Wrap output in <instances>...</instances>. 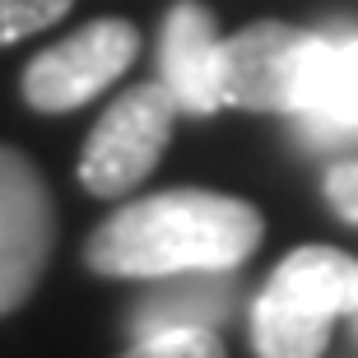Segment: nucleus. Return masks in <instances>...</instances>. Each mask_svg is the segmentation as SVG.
I'll return each mask as SVG.
<instances>
[{
  "label": "nucleus",
  "mask_w": 358,
  "mask_h": 358,
  "mask_svg": "<svg viewBox=\"0 0 358 358\" xmlns=\"http://www.w3.org/2000/svg\"><path fill=\"white\" fill-rule=\"evenodd\" d=\"M75 0H0V47L19 38H33L56 19H66Z\"/></svg>",
  "instance_id": "obj_11"
},
{
  "label": "nucleus",
  "mask_w": 358,
  "mask_h": 358,
  "mask_svg": "<svg viewBox=\"0 0 358 358\" xmlns=\"http://www.w3.org/2000/svg\"><path fill=\"white\" fill-rule=\"evenodd\" d=\"M56 242V210L42 173L0 145V317L28 303Z\"/></svg>",
  "instance_id": "obj_5"
},
{
  "label": "nucleus",
  "mask_w": 358,
  "mask_h": 358,
  "mask_svg": "<svg viewBox=\"0 0 358 358\" xmlns=\"http://www.w3.org/2000/svg\"><path fill=\"white\" fill-rule=\"evenodd\" d=\"M326 200H331V210L340 219L358 224V159L335 163L331 173H326Z\"/></svg>",
  "instance_id": "obj_12"
},
{
  "label": "nucleus",
  "mask_w": 358,
  "mask_h": 358,
  "mask_svg": "<svg viewBox=\"0 0 358 358\" xmlns=\"http://www.w3.org/2000/svg\"><path fill=\"white\" fill-rule=\"evenodd\" d=\"M312 33L289 24H247L242 33L224 38V103L247 112H298L303 66Z\"/></svg>",
  "instance_id": "obj_6"
},
{
  "label": "nucleus",
  "mask_w": 358,
  "mask_h": 358,
  "mask_svg": "<svg viewBox=\"0 0 358 358\" xmlns=\"http://www.w3.org/2000/svg\"><path fill=\"white\" fill-rule=\"evenodd\" d=\"M214 326H196V321H168L154 331H140V340L131 345L135 358H214L219 354Z\"/></svg>",
  "instance_id": "obj_9"
},
{
  "label": "nucleus",
  "mask_w": 358,
  "mask_h": 358,
  "mask_svg": "<svg viewBox=\"0 0 358 358\" xmlns=\"http://www.w3.org/2000/svg\"><path fill=\"white\" fill-rule=\"evenodd\" d=\"M354 321H358V312H354Z\"/></svg>",
  "instance_id": "obj_13"
},
{
  "label": "nucleus",
  "mask_w": 358,
  "mask_h": 358,
  "mask_svg": "<svg viewBox=\"0 0 358 358\" xmlns=\"http://www.w3.org/2000/svg\"><path fill=\"white\" fill-rule=\"evenodd\" d=\"M228 312V289H191V293H163L154 307H145L135 317V331H154L168 321H196V326H214Z\"/></svg>",
  "instance_id": "obj_10"
},
{
  "label": "nucleus",
  "mask_w": 358,
  "mask_h": 358,
  "mask_svg": "<svg viewBox=\"0 0 358 358\" xmlns=\"http://www.w3.org/2000/svg\"><path fill=\"white\" fill-rule=\"evenodd\" d=\"M358 312V261L335 247H298L275 266L252 307V349L266 358H312L335 317Z\"/></svg>",
  "instance_id": "obj_2"
},
{
  "label": "nucleus",
  "mask_w": 358,
  "mask_h": 358,
  "mask_svg": "<svg viewBox=\"0 0 358 358\" xmlns=\"http://www.w3.org/2000/svg\"><path fill=\"white\" fill-rule=\"evenodd\" d=\"M177 112L182 107L163 80L135 84L131 93H121L84 140L80 159L84 191L89 196H126L140 182H149V173L159 168L163 149H168Z\"/></svg>",
  "instance_id": "obj_3"
},
{
  "label": "nucleus",
  "mask_w": 358,
  "mask_h": 358,
  "mask_svg": "<svg viewBox=\"0 0 358 358\" xmlns=\"http://www.w3.org/2000/svg\"><path fill=\"white\" fill-rule=\"evenodd\" d=\"M135 52H140V33L126 19H93V24L75 28L66 42H56L47 52H38L24 70V103L33 112L61 117L75 112L80 103L98 98L112 80H121L131 70Z\"/></svg>",
  "instance_id": "obj_4"
},
{
  "label": "nucleus",
  "mask_w": 358,
  "mask_h": 358,
  "mask_svg": "<svg viewBox=\"0 0 358 358\" xmlns=\"http://www.w3.org/2000/svg\"><path fill=\"white\" fill-rule=\"evenodd\" d=\"M261 214L238 196L177 186L131 200L126 210L93 228L84 261L112 279H173V275H228L261 247Z\"/></svg>",
  "instance_id": "obj_1"
},
{
  "label": "nucleus",
  "mask_w": 358,
  "mask_h": 358,
  "mask_svg": "<svg viewBox=\"0 0 358 358\" xmlns=\"http://www.w3.org/2000/svg\"><path fill=\"white\" fill-rule=\"evenodd\" d=\"M293 121L303 126V135L312 145H340L358 131V33L354 28L312 33Z\"/></svg>",
  "instance_id": "obj_7"
},
{
  "label": "nucleus",
  "mask_w": 358,
  "mask_h": 358,
  "mask_svg": "<svg viewBox=\"0 0 358 358\" xmlns=\"http://www.w3.org/2000/svg\"><path fill=\"white\" fill-rule=\"evenodd\" d=\"M163 84L173 89L177 107L191 117H210L224 103V38L214 28V14L200 0H177L163 19L159 47Z\"/></svg>",
  "instance_id": "obj_8"
}]
</instances>
